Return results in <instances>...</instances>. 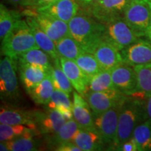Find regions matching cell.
Here are the masks:
<instances>
[{
	"instance_id": "6da1fadb",
	"label": "cell",
	"mask_w": 151,
	"mask_h": 151,
	"mask_svg": "<svg viewBox=\"0 0 151 151\" xmlns=\"http://www.w3.org/2000/svg\"><path fill=\"white\" fill-rule=\"evenodd\" d=\"M69 34L85 52L93 53L96 47L103 41L105 24L96 20L83 9L68 22Z\"/></svg>"
},
{
	"instance_id": "7a4b0ae2",
	"label": "cell",
	"mask_w": 151,
	"mask_h": 151,
	"mask_svg": "<svg viewBox=\"0 0 151 151\" xmlns=\"http://www.w3.org/2000/svg\"><path fill=\"white\" fill-rule=\"evenodd\" d=\"M147 120L145 99L127 97L122 105L113 147L116 148L132 137L136 127Z\"/></svg>"
},
{
	"instance_id": "3957f363",
	"label": "cell",
	"mask_w": 151,
	"mask_h": 151,
	"mask_svg": "<svg viewBox=\"0 0 151 151\" xmlns=\"http://www.w3.org/2000/svg\"><path fill=\"white\" fill-rule=\"evenodd\" d=\"M1 41V54L16 60L27 50L39 48L29 26L22 19L18 20L12 31Z\"/></svg>"
},
{
	"instance_id": "277c9868",
	"label": "cell",
	"mask_w": 151,
	"mask_h": 151,
	"mask_svg": "<svg viewBox=\"0 0 151 151\" xmlns=\"http://www.w3.org/2000/svg\"><path fill=\"white\" fill-rule=\"evenodd\" d=\"M122 17L138 37H146L151 18V11L148 1L129 0L124 7Z\"/></svg>"
},
{
	"instance_id": "5b68a950",
	"label": "cell",
	"mask_w": 151,
	"mask_h": 151,
	"mask_svg": "<svg viewBox=\"0 0 151 151\" xmlns=\"http://www.w3.org/2000/svg\"><path fill=\"white\" fill-rule=\"evenodd\" d=\"M103 40L121 51L141 39L129 27L123 19L119 17L105 23Z\"/></svg>"
},
{
	"instance_id": "8992f818",
	"label": "cell",
	"mask_w": 151,
	"mask_h": 151,
	"mask_svg": "<svg viewBox=\"0 0 151 151\" xmlns=\"http://www.w3.org/2000/svg\"><path fill=\"white\" fill-rule=\"evenodd\" d=\"M18 62L10 57L5 56L0 62V94L1 99H14L19 95L16 70Z\"/></svg>"
},
{
	"instance_id": "52a82bcc",
	"label": "cell",
	"mask_w": 151,
	"mask_h": 151,
	"mask_svg": "<svg viewBox=\"0 0 151 151\" xmlns=\"http://www.w3.org/2000/svg\"><path fill=\"white\" fill-rule=\"evenodd\" d=\"M127 97L118 90L114 89L101 92L88 91L85 99L88 101L95 118L109 109L121 104Z\"/></svg>"
},
{
	"instance_id": "ba28073f",
	"label": "cell",
	"mask_w": 151,
	"mask_h": 151,
	"mask_svg": "<svg viewBox=\"0 0 151 151\" xmlns=\"http://www.w3.org/2000/svg\"><path fill=\"white\" fill-rule=\"evenodd\" d=\"M111 71L113 85L116 90L127 97L139 99L137 77L134 67L123 62Z\"/></svg>"
},
{
	"instance_id": "9c48e42d",
	"label": "cell",
	"mask_w": 151,
	"mask_h": 151,
	"mask_svg": "<svg viewBox=\"0 0 151 151\" xmlns=\"http://www.w3.org/2000/svg\"><path fill=\"white\" fill-rule=\"evenodd\" d=\"M122 104L109 109L94 118L96 130L105 144L113 145L114 143Z\"/></svg>"
},
{
	"instance_id": "30bf717a",
	"label": "cell",
	"mask_w": 151,
	"mask_h": 151,
	"mask_svg": "<svg viewBox=\"0 0 151 151\" xmlns=\"http://www.w3.org/2000/svg\"><path fill=\"white\" fill-rule=\"evenodd\" d=\"M128 1L129 0H100L87 12L99 22L105 24L122 17Z\"/></svg>"
},
{
	"instance_id": "8fae6325",
	"label": "cell",
	"mask_w": 151,
	"mask_h": 151,
	"mask_svg": "<svg viewBox=\"0 0 151 151\" xmlns=\"http://www.w3.org/2000/svg\"><path fill=\"white\" fill-rule=\"evenodd\" d=\"M29 16L35 17L41 29L55 43L62 38L70 35L68 23L63 20L38 13L36 9L32 14Z\"/></svg>"
},
{
	"instance_id": "7c38bea8",
	"label": "cell",
	"mask_w": 151,
	"mask_h": 151,
	"mask_svg": "<svg viewBox=\"0 0 151 151\" xmlns=\"http://www.w3.org/2000/svg\"><path fill=\"white\" fill-rule=\"evenodd\" d=\"M124 63L132 67L151 62V41L141 38L139 40L122 50Z\"/></svg>"
},
{
	"instance_id": "4fadbf2b",
	"label": "cell",
	"mask_w": 151,
	"mask_h": 151,
	"mask_svg": "<svg viewBox=\"0 0 151 151\" xmlns=\"http://www.w3.org/2000/svg\"><path fill=\"white\" fill-rule=\"evenodd\" d=\"M80 9V6L72 0H56L48 5L36 9L38 13L52 16L69 22Z\"/></svg>"
},
{
	"instance_id": "5bb4252c",
	"label": "cell",
	"mask_w": 151,
	"mask_h": 151,
	"mask_svg": "<svg viewBox=\"0 0 151 151\" xmlns=\"http://www.w3.org/2000/svg\"><path fill=\"white\" fill-rule=\"evenodd\" d=\"M35 122L41 134L46 135L58 132L67 120L57 109L48 108L45 113L35 111Z\"/></svg>"
},
{
	"instance_id": "9a60e30c",
	"label": "cell",
	"mask_w": 151,
	"mask_h": 151,
	"mask_svg": "<svg viewBox=\"0 0 151 151\" xmlns=\"http://www.w3.org/2000/svg\"><path fill=\"white\" fill-rule=\"evenodd\" d=\"M0 123L11 125L24 124L32 129H38L35 122V111H26L9 106L1 107Z\"/></svg>"
},
{
	"instance_id": "2e32d148",
	"label": "cell",
	"mask_w": 151,
	"mask_h": 151,
	"mask_svg": "<svg viewBox=\"0 0 151 151\" xmlns=\"http://www.w3.org/2000/svg\"><path fill=\"white\" fill-rule=\"evenodd\" d=\"M60 62L73 88L85 98L88 90L90 79L83 72L74 60L60 58Z\"/></svg>"
},
{
	"instance_id": "e0dca14e",
	"label": "cell",
	"mask_w": 151,
	"mask_h": 151,
	"mask_svg": "<svg viewBox=\"0 0 151 151\" xmlns=\"http://www.w3.org/2000/svg\"><path fill=\"white\" fill-rule=\"evenodd\" d=\"M92 54L102 70L111 71L124 62L120 50L104 40L96 47Z\"/></svg>"
},
{
	"instance_id": "ac0fdd59",
	"label": "cell",
	"mask_w": 151,
	"mask_h": 151,
	"mask_svg": "<svg viewBox=\"0 0 151 151\" xmlns=\"http://www.w3.org/2000/svg\"><path fill=\"white\" fill-rule=\"evenodd\" d=\"M25 20L32 32L39 48L48 54L53 60L59 59L55 43L41 29L35 17L33 16H27Z\"/></svg>"
},
{
	"instance_id": "d6986e66",
	"label": "cell",
	"mask_w": 151,
	"mask_h": 151,
	"mask_svg": "<svg viewBox=\"0 0 151 151\" xmlns=\"http://www.w3.org/2000/svg\"><path fill=\"white\" fill-rule=\"evenodd\" d=\"M18 69L20 81L27 92L37 86L50 73L42 68L27 64L18 63Z\"/></svg>"
},
{
	"instance_id": "ffe728a7",
	"label": "cell",
	"mask_w": 151,
	"mask_h": 151,
	"mask_svg": "<svg viewBox=\"0 0 151 151\" xmlns=\"http://www.w3.org/2000/svg\"><path fill=\"white\" fill-rule=\"evenodd\" d=\"M71 142L82 151L101 150L105 143L97 133L79 128L73 134Z\"/></svg>"
},
{
	"instance_id": "44dd1931",
	"label": "cell",
	"mask_w": 151,
	"mask_h": 151,
	"mask_svg": "<svg viewBox=\"0 0 151 151\" xmlns=\"http://www.w3.org/2000/svg\"><path fill=\"white\" fill-rule=\"evenodd\" d=\"M52 58L39 48L27 50L18 57L17 62L18 64H27L39 67L50 72L53 65L51 62Z\"/></svg>"
},
{
	"instance_id": "7402d4cb",
	"label": "cell",
	"mask_w": 151,
	"mask_h": 151,
	"mask_svg": "<svg viewBox=\"0 0 151 151\" xmlns=\"http://www.w3.org/2000/svg\"><path fill=\"white\" fill-rule=\"evenodd\" d=\"M41 134L35 131L10 141H4L9 150L11 151H34L40 148L41 143L37 137Z\"/></svg>"
},
{
	"instance_id": "603a6c76",
	"label": "cell",
	"mask_w": 151,
	"mask_h": 151,
	"mask_svg": "<svg viewBox=\"0 0 151 151\" xmlns=\"http://www.w3.org/2000/svg\"><path fill=\"white\" fill-rule=\"evenodd\" d=\"M78 129V125L74 118L67 120L58 132L46 135V143L51 148H55L58 145L71 141L73 134Z\"/></svg>"
},
{
	"instance_id": "cb8c5ba5",
	"label": "cell",
	"mask_w": 151,
	"mask_h": 151,
	"mask_svg": "<svg viewBox=\"0 0 151 151\" xmlns=\"http://www.w3.org/2000/svg\"><path fill=\"white\" fill-rule=\"evenodd\" d=\"M54 87L50 73L43 80L27 92L36 104H48L50 101Z\"/></svg>"
},
{
	"instance_id": "d4e9b609",
	"label": "cell",
	"mask_w": 151,
	"mask_h": 151,
	"mask_svg": "<svg viewBox=\"0 0 151 151\" xmlns=\"http://www.w3.org/2000/svg\"><path fill=\"white\" fill-rule=\"evenodd\" d=\"M137 73L139 99H145L151 94V62L134 66Z\"/></svg>"
},
{
	"instance_id": "484cf974",
	"label": "cell",
	"mask_w": 151,
	"mask_h": 151,
	"mask_svg": "<svg viewBox=\"0 0 151 151\" xmlns=\"http://www.w3.org/2000/svg\"><path fill=\"white\" fill-rule=\"evenodd\" d=\"M90 109L88 101L82 104H73L72 111L73 118L78 124V127L88 131L97 133L94 125V120L92 118Z\"/></svg>"
},
{
	"instance_id": "4316f807",
	"label": "cell",
	"mask_w": 151,
	"mask_h": 151,
	"mask_svg": "<svg viewBox=\"0 0 151 151\" xmlns=\"http://www.w3.org/2000/svg\"><path fill=\"white\" fill-rule=\"evenodd\" d=\"M56 48L59 58L74 60L84 52L80 45L70 35L62 38L56 43Z\"/></svg>"
},
{
	"instance_id": "83f0119b",
	"label": "cell",
	"mask_w": 151,
	"mask_h": 151,
	"mask_svg": "<svg viewBox=\"0 0 151 151\" xmlns=\"http://www.w3.org/2000/svg\"><path fill=\"white\" fill-rule=\"evenodd\" d=\"M20 18L16 11L9 10L4 5H0V39L2 41L12 31Z\"/></svg>"
},
{
	"instance_id": "f1b7e54d",
	"label": "cell",
	"mask_w": 151,
	"mask_h": 151,
	"mask_svg": "<svg viewBox=\"0 0 151 151\" xmlns=\"http://www.w3.org/2000/svg\"><path fill=\"white\" fill-rule=\"evenodd\" d=\"M54 89L60 90L70 94L73 92V86L60 65V58L53 60V65L50 71Z\"/></svg>"
},
{
	"instance_id": "f546056e",
	"label": "cell",
	"mask_w": 151,
	"mask_h": 151,
	"mask_svg": "<svg viewBox=\"0 0 151 151\" xmlns=\"http://www.w3.org/2000/svg\"><path fill=\"white\" fill-rule=\"evenodd\" d=\"M132 137L137 143L138 150H151V120H146L139 124L134 130Z\"/></svg>"
},
{
	"instance_id": "4dcf8cb0",
	"label": "cell",
	"mask_w": 151,
	"mask_h": 151,
	"mask_svg": "<svg viewBox=\"0 0 151 151\" xmlns=\"http://www.w3.org/2000/svg\"><path fill=\"white\" fill-rule=\"evenodd\" d=\"M75 62L90 80L94 76L102 71L97 59L92 53L83 52L75 60Z\"/></svg>"
},
{
	"instance_id": "1f68e13d",
	"label": "cell",
	"mask_w": 151,
	"mask_h": 151,
	"mask_svg": "<svg viewBox=\"0 0 151 151\" xmlns=\"http://www.w3.org/2000/svg\"><path fill=\"white\" fill-rule=\"evenodd\" d=\"M116 89L113 85L111 71L102 70L90 80L88 91L101 92Z\"/></svg>"
},
{
	"instance_id": "d6a6232c",
	"label": "cell",
	"mask_w": 151,
	"mask_h": 151,
	"mask_svg": "<svg viewBox=\"0 0 151 151\" xmlns=\"http://www.w3.org/2000/svg\"><path fill=\"white\" fill-rule=\"evenodd\" d=\"M35 131H39V130L32 129L24 124L11 125V124H0V141L12 140L16 138Z\"/></svg>"
},
{
	"instance_id": "836d02e7",
	"label": "cell",
	"mask_w": 151,
	"mask_h": 151,
	"mask_svg": "<svg viewBox=\"0 0 151 151\" xmlns=\"http://www.w3.org/2000/svg\"><path fill=\"white\" fill-rule=\"evenodd\" d=\"M48 109H57L58 107H64L72 109L73 104L69 99V94L66 92L54 89L50 101L47 104Z\"/></svg>"
},
{
	"instance_id": "e575fe53",
	"label": "cell",
	"mask_w": 151,
	"mask_h": 151,
	"mask_svg": "<svg viewBox=\"0 0 151 151\" xmlns=\"http://www.w3.org/2000/svg\"><path fill=\"white\" fill-rule=\"evenodd\" d=\"M116 150L121 151H137L138 150L137 143L133 137L129 139V140L120 145L116 148Z\"/></svg>"
},
{
	"instance_id": "d590c367",
	"label": "cell",
	"mask_w": 151,
	"mask_h": 151,
	"mask_svg": "<svg viewBox=\"0 0 151 151\" xmlns=\"http://www.w3.org/2000/svg\"><path fill=\"white\" fill-rule=\"evenodd\" d=\"M54 150L58 151H82L79 147L71 141H68L58 145L54 148Z\"/></svg>"
},
{
	"instance_id": "8d00e7d4",
	"label": "cell",
	"mask_w": 151,
	"mask_h": 151,
	"mask_svg": "<svg viewBox=\"0 0 151 151\" xmlns=\"http://www.w3.org/2000/svg\"><path fill=\"white\" fill-rule=\"evenodd\" d=\"M100 0H76L77 3L80 6V8L86 11H88L92 7L96 5Z\"/></svg>"
},
{
	"instance_id": "74e56055",
	"label": "cell",
	"mask_w": 151,
	"mask_h": 151,
	"mask_svg": "<svg viewBox=\"0 0 151 151\" xmlns=\"http://www.w3.org/2000/svg\"><path fill=\"white\" fill-rule=\"evenodd\" d=\"M6 1L14 5L21 6L29 8H35V0H6Z\"/></svg>"
},
{
	"instance_id": "f35d334b",
	"label": "cell",
	"mask_w": 151,
	"mask_h": 151,
	"mask_svg": "<svg viewBox=\"0 0 151 151\" xmlns=\"http://www.w3.org/2000/svg\"><path fill=\"white\" fill-rule=\"evenodd\" d=\"M58 111H60L62 115V116L65 118L66 120H69L73 118V114L72 109H67V108H64V107H58V108L55 109Z\"/></svg>"
},
{
	"instance_id": "ab89813d",
	"label": "cell",
	"mask_w": 151,
	"mask_h": 151,
	"mask_svg": "<svg viewBox=\"0 0 151 151\" xmlns=\"http://www.w3.org/2000/svg\"><path fill=\"white\" fill-rule=\"evenodd\" d=\"M145 106H146L147 120H151V94L145 99Z\"/></svg>"
},
{
	"instance_id": "60d3db41",
	"label": "cell",
	"mask_w": 151,
	"mask_h": 151,
	"mask_svg": "<svg viewBox=\"0 0 151 151\" xmlns=\"http://www.w3.org/2000/svg\"><path fill=\"white\" fill-rule=\"evenodd\" d=\"M56 0H35V8H39V7L43 6L48 5L49 4L54 2Z\"/></svg>"
},
{
	"instance_id": "b9f144b4",
	"label": "cell",
	"mask_w": 151,
	"mask_h": 151,
	"mask_svg": "<svg viewBox=\"0 0 151 151\" xmlns=\"http://www.w3.org/2000/svg\"><path fill=\"white\" fill-rule=\"evenodd\" d=\"M0 150L1 151H8L9 149L7 148L6 145L4 141H1V143H0Z\"/></svg>"
},
{
	"instance_id": "7bdbcfd3",
	"label": "cell",
	"mask_w": 151,
	"mask_h": 151,
	"mask_svg": "<svg viewBox=\"0 0 151 151\" xmlns=\"http://www.w3.org/2000/svg\"><path fill=\"white\" fill-rule=\"evenodd\" d=\"M146 37L148 38V39L151 41V28H149L146 34Z\"/></svg>"
},
{
	"instance_id": "ee69618b",
	"label": "cell",
	"mask_w": 151,
	"mask_h": 151,
	"mask_svg": "<svg viewBox=\"0 0 151 151\" xmlns=\"http://www.w3.org/2000/svg\"><path fill=\"white\" fill-rule=\"evenodd\" d=\"M148 4H149V6H150V11H151V1H149ZM149 28H151V18H150V27H149Z\"/></svg>"
},
{
	"instance_id": "f6af8a7d",
	"label": "cell",
	"mask_w": 151,
	"mask_h": 151,
	"mask_svg": "<svg viewBox=\"0 0 151 151\" xmlns=\"http://www.w3.org/2000/svg\"><path fill=\"white\" fill-rule=\"evenodd\" d=\"M144 1H148V2H149V1H151V0H144Z\"/></svg>"
},
{
	"instance_id": "bcb514c9",
	"label": "cell",
	"mask_w": 151,
	"mask_h": 151,
	"mask_svg": "<svg viewBox=\"0 0 151 151\" xmlns=\"http://www.w3.org/2000/svg\"><path fill=\"white\" fill-rule=\"evenodd\" d=\"M72 1H76V2H77V1H76V0H72Z\"/></svg>"
}]
</instances>
